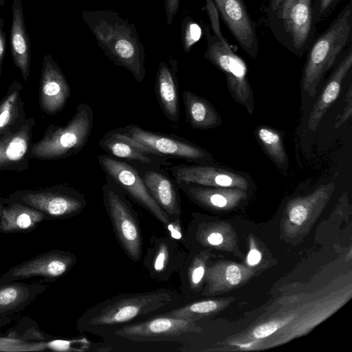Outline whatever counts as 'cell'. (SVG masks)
<instances>
[{
    "mask_svg": "<svg viewBox=\"0 0 352 352\" xmlns=\"http://www.w3.org/2000/svg\"><path fill=\"white\" fill-rule=\"evenodd\" d=\"M182 294L169 289L122 293L107 298L86 310L77 320L79 331L103 338L118 329L177 307Z\"/></svg>",
    "mask_w": 352,
    "mask_h": 352,
    "instance_id": "obj_1",
    "label": "cell"
},
{
    "mask_svg": "<svg viewBox=\"0 0 352 352\" xmlns=\"http://www.w3.org/2000/svg\"><path fill=\"white\" fill-rule=\"evenodd\" d=\"M82 18L104 55L129 71L138 82H142L146 76L145 47L135 24L111 10H83Z\"/></svg>",
    "mask_w": 352,
    "mask_h": 352,
    "instance_id": "obj_2",
    "label": "cell"
},
{
    "mask_svg": "<svg viewBox=\"0 0 352 352\" xmlns=\"http://www.w3.org/2000/svg\"><path fill=\"white\" fill-rule=\"evenodd\" d=\"M201 331L197 320L160 314L126 324L103 339L113 351H122L129 346H173L174 351H179L191 336Z\"/></svg>",
    "mask_w": 352,
    "mask_h": 352,
    "instance_id": "obj_3",
    "label": "cell"
},
{
    "mask_svg": "<svg viewBox=\"0 0 352 352\" xmlns=\"http://www.w3.org/2000/svg\"><path fill=\"white\" fill-rule=\"evenodd\" d=\"M351 36L352 1L350 0L308 49L301 87L309 97L316 95L324 76L351 43Z\"/></svg>",
    "mask_w": 352,
    "mask_h": 352,
    "instance_id": "obj_4",
    "label": "cell"
},
{
    "mask_svg": "<svg viewBox=\"0 0 352 352\" xmlns=\"http://www.w3.org/2000/svg\"><path fill=\"white\" fill-rule=\"evenodd\" d=\"M268 1L265 12L274 36L289 51L302 57L316 35L312 0Z\"/></svg>",
    "mask_w": 352,
    "mask_h": 352,
    "instance_id": "obj_5",
    "label": "cell"
},
{
    "mask_svg": "<svg viewBox=\"0 0 352 352\" xmlns=\"http://www.w3.org/2000/svg\"><path fill=\"white\" fill-rule=\"evenodd\" d=\"M93 125L91 107L85 102L80 103L65 125H50L43 137L33 142L30 159L56 160L78 153L87 144Z\"/></svg>",
    "mask_w": 352,
    "mask_h": 352,
    "instance_id": "obj_6",
    "label": "cell"
},
{
    "mask_svg": "<svg viewBox=\"0 0 352 352\" xmlns=\"http://www.w3.org/2000/svg\"><path fill=\"white\" fill-rule=\"evenodd\" d=\"M102 201L116 239L133 262L142 258L143 239L140 221L126 194L107 175L102 187Z\"/></svg>",
    "mask_w": 352,
    "mask_h": 352,
    "instance_id": "obj_7",
    "label": "cell"
},
{
    "mask_svg": "<svg viewBox=\"0 0 352 352\" xmlns=\"http://www.w3.org/2000/svg\"><path fill=\"white\" fill-rule=\"evenodd\" d=\"M2 201L5 204L16 202L30 206L43 212L47 219L74 217L87 205L83 194L63 184L41 189L18 190Z\"/></svg>",
    "mask_w": 352,
    "mask_h": 352,
    "instance_id": "obj_8",
    "label": "cell"
},
{
    "mask_svg": "<svg viewBox=\"0 0 352 352\" xmlns=\"http://www.w3.org/2000/svg\"><path fill=\"white\" fill-rule=\"evenodd\" d=\"M207 47L204 56L225 76L231 96L244 106L250 114L254 109L253 91L248 78V68L243 60L236 54L228 43L221 42L204 27Z\"/></svg>",
    "mask_w": 352,
    "mask_h": 352,
    "instance_id": "obj_9",
    "label": "cell"
},
{
    "mask_svg": "<svg viewBox=\"0 0 352 352\" xmlns=\"http://www.w3.org/2000/svg\"><path fill=\"white\" fill-rule=\"evenodd\" d=\"M116 130L157 156L182 159L198 164H213L212 155L206 149L173 134L144 129L132 124Z\"/></svg>",
    "mask_w": 352,
    "mask_h": 352,
    "instance_id": "obj_10",
    "label": "cell"
},
{
    "mask_svg": "<svg viewBox=\"0 0 352 352\" xmlns=\"http://www.w3.org/2000/svg\"><path fill=\"white\" fill-rule=\"evenodd\" d=\"M98 160L106 175L165 228H168L173 223L152 197L140 171L135 166L107 154L98 155Z\"/></svg>",
    "mask_w": 352,
    "mask_h": 352,
    "instance_id": "obj_11",
    "label": "cell"
},
{
    "mask_svg": "<svg viewBox=\"0 0 352 352\" xmlns=\"http://www.w3.org/2000/svg\"><path fill=\"white\" fill-rule=\"evenodd\" d=\"M76 261V256L70 252H44L9 269L0 277V285L35 277L56 280L69 272Z\"/></svg>",
    "mask_w": 352,
    "mask_h": 352,
    "instance_id": "obj_12",
    "label": "cell"
},
{
    "mask_svg": "<svg viewBox=\"0 0 352 352\" xmlns=\"http://www.w3.org/2000/svg\"><path fill=\"white\" fill-rule=\"evenodd\" d=\"M174 181L212 187L236 188L248 190L251 178L245 173L210 164H180L169 167Z\"/></svg>",
    "mask_w": 352,
    "mask_h": 352,
    "instance_id": "obj_13",
    "label": "cell"
},
{
    "mask_svg": "<svg viewBox=\"0 0 352 352\" xmlns=\"http://www.w3.org/2000/svg\"><path fill=\"white\" fill-rule=\"evenodd\" d=\"M186 256L174 238L154 236L143 261L149 276L157 282H167L174 273L178 272Z\"/></svg>",
    "mask_w": 352,
    "mask_h": 352,
    "instance_id": "obj_14",
    "label": "cell"
},
{
    "mask_svg": "<svg viewBox=\"0 0 352 352\" xmlns=\"http://www.w3.org/2000/svg\"><path fill=\"white\" fill-rule=\"evenodd\" d=\"M219 14L242 49L252 58L258 54L256 26L243 0H212Z\"/></svg>",
    "mask_w": 352,
    "mask_h": 352,
    "instance_id": "obj_15",
    "label": "cell"
},
{
    "mask_svg": "<svg viewBox=\"0 0 352 352\" xmlns=\"http://www.w3.org/2000/svg\"><path fill=\"white\" fill-rule=\"evenodd\" d=\"M71 95L70 86L51 54L43 56L38 103L44 113L54 116L65 107Z\"/></svg>",
    "mask_w": 352,
    "mask_h": 352,
    "instance_id": "obj_16",
    "label": "cell"
},
{
    "mask_svg": "<svg viewBox=\"0 0 352 352\" xmlns=\"http://www.w3.org/2000/svg\"><path fill=\"white\" fill-rule=\"evenodd\" d=\"M35 124L33 118H27L20 129L0 137V173L28 168Z\"/></svg>",
    "mask_w": 352,
    "mask_h": 352,
    "instance_id": "obj_17",
    "label": "cell"
},
{
    "mask_svg": "<svg viewBox=\"0 0 352 352\" xmlns=\"http://www.w3.org/2000/svg\"><path fill=\"white\" fill-rule=\"evenodd\" d=\"M99 146L109 156L134 164L141 170L170 165L167 159L151 153L116 129L105 133L100 140Z\"/></svg>",
    "mask_w": 352,
    "mask_h": 352,
    "instance_id": "obj_18",
    "label": "cell"
},
{
    "mask_svg": "<svg viewBox=\"0 0 352 352\" xmlns=\"http://www.w3.org/2000/svg\"><path fill=\"white\" fill-rule=\"evenodd\" d=\"M178 63L169 58L159 63L155 82V94L157 102L166 118L177 124L180 118Z\"/></svg>",
    "mask_w": 352,
    "mask_h": 352,
    "instance_id": "obj_19",
    "label": "cell"
},
{
    "mask_svg": "<svg viewBox=\"0 0 352 352\" xmlns=\"http://www.w3.org/2000/svg\"><path fill=\"white\" fill-rule=\"evenodd\" d=\"M176 185L192 202L210 210L232 208L248 197L246 190L236 188L205 186L190 183H177Z\"/></svg>",
    "mask_w": 352,
    "mask_h": 352,
    "instance_id": "obj_20",
    "label": "cell"
},
{
    "mask_svg": "<svg viewBox=\"0 0 352 352\" xmlns=\"http://www.w3.org/2000/svg\"><path fill=\"white\" fill-rule=\"evenodd\" d=\"M142 170L140 173L152 197L172 222L179 221L182 215V208L175 182L160 168Z\"/></svg>",
    "mask_w": 352,
    "mask_h": 352,
    "instance_id": "obj_21",
    "label": "cell"
},
{
    "mask_svg": "<svg viewBox=\"0 0 352 352\" xmlns=\"http://www.w3.org/2000/svg\"><path fill=\"white\" fill-rule=\"evenodd\" d=\"M339 63L333 69L323 91L313 107L309 115L307 127L314 131L322 117L332 103L338 97L342 82L352 66V46H347L340 56Z\"/></svg>",
    "mask_w": 352,
    "mask_h": 352,
    "instance_id": "obj_22",
    "label": "cell"
},
{
    "mask_svg": "<svg viewBox=\"0 0 352 352\" xmlns=\"http://www.w3.org/2000/svg\"><path fill=\"white\" fill-rule=\"evenodd\" d=\"M10 51L14 65L19 69L25 82L28 80L31 65L30 39L26 29L22 0L12 5Z\"/></svg>",
    "mask_w": 352,
    "mask_h": 352,
    "instance_id": "obj_23",
    "label": "cell"
},
{
    "mask_svg": "<svg viewBox=\"0 0 352 352\" xmlns=\"http://www.w3.org/2000/svg\"><path fill=\"white\" fill-rule=\"evenodd\" d=\"M45 219H47L43 212L30 206L16 202L7 204L2 209L0 232H30Z\"/></svg>",
    "mask_w": 352,
    "mask_h": 352,
    "instance_id": "obj_24",
    "label": "cell"
},
{
    "mask_svg": "<svg viewBox=\"0 0 352 352\" xmlns=\"http://www.w3.org/2000/svg\"><path fill=\"white\" fill-rule=\"evenodd\" d=\"M182 96L186 120L192 128L207 130L221 124L220 115L208 100L190 90L183 91Z\"/></svg>",
    "mask_w": 352,
    "mask_h": 352,
    "instance_id": "obj_25",
    "label": "cell"
},
{
    "mask_svg": "<svg viewBox=\"0 0 352 352\" xmlns=\"http://www.w3.org/2000/svg\"><path fill=\"white\" fill-rule=\"evenodd\" d=\"M47 285L12 282L0 285V314H13L27 307Z\"/></svg>",
    "mask_w": 352,
    "mask_h": 352,
    "instance_id": "obj_26",
    "label": "cell"
},
{
    "mask_svg": "<svg viewBox=\"0 0 352 352\" xmlns=\"http://www.w3.org/2000/svg\"><path fill=\"white\" fill-rule=\"evenodd\" d=\"M22 89V85L14 80L0 102V137L20 129L27 118L21 96Z\"/></svg>",
    "mask_w": 352,
    "mask_h": 352,
    "instance_id": "obj_27",
    "label": "cell"
},
{
    "mask_svg": "<svg viewBox=\"0 0 352 352\" xmlns=\"http://www.w3.org/2000/svg\"><path fill=\"white\" fill-rule=\"evenodd\" d=\"M209 258L207 251H202L188 260L186 258L178 273L183 294L197 292L201 287L207 270L206 261Z\"/></svg>",
    "mask_w": 352,
    "mask_h": 352,
    "instance_id": "obj_28",
    "label": "cell"
},
{
    "mask_svg": "<svg viewBox=\"0 0 352 352\" xmlns=\"http://www.w3.org/2000/svg\"><path fill=\"white\" fill-rule=\"evenodd\" d=\"M256 136L277 167L286 172L288 159L280 134L275 129L262 126L256 129Z\"/></svg>",
    "mask_w": 352,
    "mask_h": 352,
    "instance_id": "obj_29",
    "label": "cell"
},
{
    "mask_svg": "<svg viewBox=\"0 0 352 352\" xmlns=\"http://www.w3.org/2000/svg\"><path fill=\"white\" fill-rule=\"evenodd\" d=\"M245 270L241 266L230 264L223 269L221 265H215L207 268L206 280L208 283L207 293H213L219 289L223 283L226 286L239 285L244 278Z\"/></svg>",
    "mask_w": 352,
    "mask_h": 352,
    "instance_id": "obj_30",
    "label": "cell"
},
{
    "mask_svg": "<svg viewBox=\"0 0 352 352\" xmlns=\"http://www.w3.org/2000/svg\"><path fill=\"white\" fill-rule=\"evenodd\" d=\"M201 26L190 16L184 18L181 24V36L184 52L188 53L201 38Z\"/></svg>",
    "mask_w": 352,
    "mask_h": 352,
    "instance_id": "obj_31",
    "label": "cell"
},
{
    "mask_svg": "<svg viewBox=\"0 0 352 352\" xmlns=\"http://www.w3.org/2000/svg\"><path fill=\"white\" fill-rule=\"evenodd\" d=\"M49 348V343H29L12 338H0V351H43Z\"/></svg>",
    "mask_w": 352,
    "mask_h": 352,
    "instance_id": "obj_32",
    "label": "cell"
},
{
    "mask_svg": "<svg viewBox=\"0 0 352 352\" xmlns=\"http://www.w3.org/2000/svg\"><path fill=\"white\" fill-rule=\"evenodd\" d=\"M313 20L316 25L326 19L340 0H312Z\"/></svg>",
    "mask_w": 352,
    "mask_h": 352,
    "instance_id": "obj_33",
    "label": "cell"
},
{
    "mask_svg": "<svg viewBox=\"0 0 352 352\" xmlns=\"http://www.w3.org/2000/svg\"><path fill=\"white\" fill-rule=\"evenodd\" d=\"M204 1L205 8L208 15L210 27L214 33V35L217 36L221 42L224 43H228L221 32L220 25V16L214 2L212 0Z\"/></svg>",
    "mask_w": 352,
    "mask_h": 352,
    "instance_id": "obj_34",
    "label": "cell"
},
{
    "mask_svg": "<svg viewBox=\"0 0 352 352\" xmlns=\"http://www.w3.org/2000/svg\"><path fill=\"white\" fill-rule=\"evenodd\" d=\"M278 328V324L276 322H269L258 326L253 331V336L255 338L261 339L266 338L274 333Z\"/></svg>",
    "mask_w": 352,
    "mask_h": 352,
    "instance_id": "obj_35",
    "label": "cell"
},
{
    "mask_svg": "<svg viewBox=\"0 0 352 352\" xmlns=\"http://www.w3.org/2000/svg\"><path fill=\"white\" fill-rule=\"evenodd\" d=\"M180 0H164V9L166 19V24L170 25L177 14Z\"/></svg>",
    "mask_w": 352,
    "mask_h": 352,
    "instance_id": "obj_36",
    "label": "cell"
},
{
    "mask_svg": "<svg viewBox=\"0 0 352 352\" xmlns=\"http://www.w3.org/2000/svg\"><path fill=\"white\" fill-rule=\"evenodd\" d=\"M351 96V87H350L346 97V99L348 100V102H346L347 106L345 107L346 108L344 109V111L342 113V114L337 118L335 124L336 128H338L340 126L344 124L349 118H351L352 113Z\"/></svg>",
    "mask_w": 352,
    "mask_h": 352,
    "instance_id": "obj_37",
    "label": "cell"
},
{
    "mask_svg": "<svg viewBox=\"0 0 352 352\" xmlns=\"http://www.w3.org/2000/svg\"><path fill=\"white\" fill-rule=\"evenodd\" d=\"M4 21L0 16V77L2 73V65L6 53V36L3 31Z\"/></svg>",
    "mask_w": 352,
    "mask_h": 352,
    "instance_id": "obj_38",
    "label": "cell"
},
{
    "mask_svg": "<svg viewBox=\"0 0 352 352\" xmlns=\"http://www.w3.org/2000/svg\"><path fill=\"white\" fill-rule=\"evenodd\" d=\"M261 259L260 252L254 248H252L248 255L247 261L250 265H257Z\"/></svg>",
    "mask_w": 352,
    "mask_h": 352,
    "instance_id": "obj_39",
    "label": "cell"
},
{
    "mask_svg": "<svg viewBox=\"0 0 352 352\" xmlns=\"http://www.w3.org/2000/svg\"><path fill=\"white\" fill-rule=\"evenodd\" d=\"M3 207V203L2 201V198L0 197V219H1V217Z\"/></svg>",
    "mask_w": 352,
    "mask_h": 352,
    "instance_id": "obj_40",
    "label": "cell"
},
{
    "mask_svg": "<svg viewBox=\"0 0 352 352\" xmlns=\"http://www.w3.org/2000/svg\"><path fill=\"white\" fill-rule=\"evenodd\" d=\"M6 3V0H0V6H3Z\"/></svg>",
    "mask_w": 352,
    "mask_h": 352,
    "instance_id": "obj_41",
    "label": "cell"
},
{
    "mask_svg": "<svg viewBox=\"0 0 352 352\" xmlns=\"http://www.w3.org/2000/svg\"><path fill=\"white\" fill-rule=\"evenodd\" d=\"M267 1H268V0H267Z\"/></svg>",
    "mask_w": 352,
    "mask_h": 352,
    "instance_id": "obj_42",
    "label": "cell"
}]
</instances>
